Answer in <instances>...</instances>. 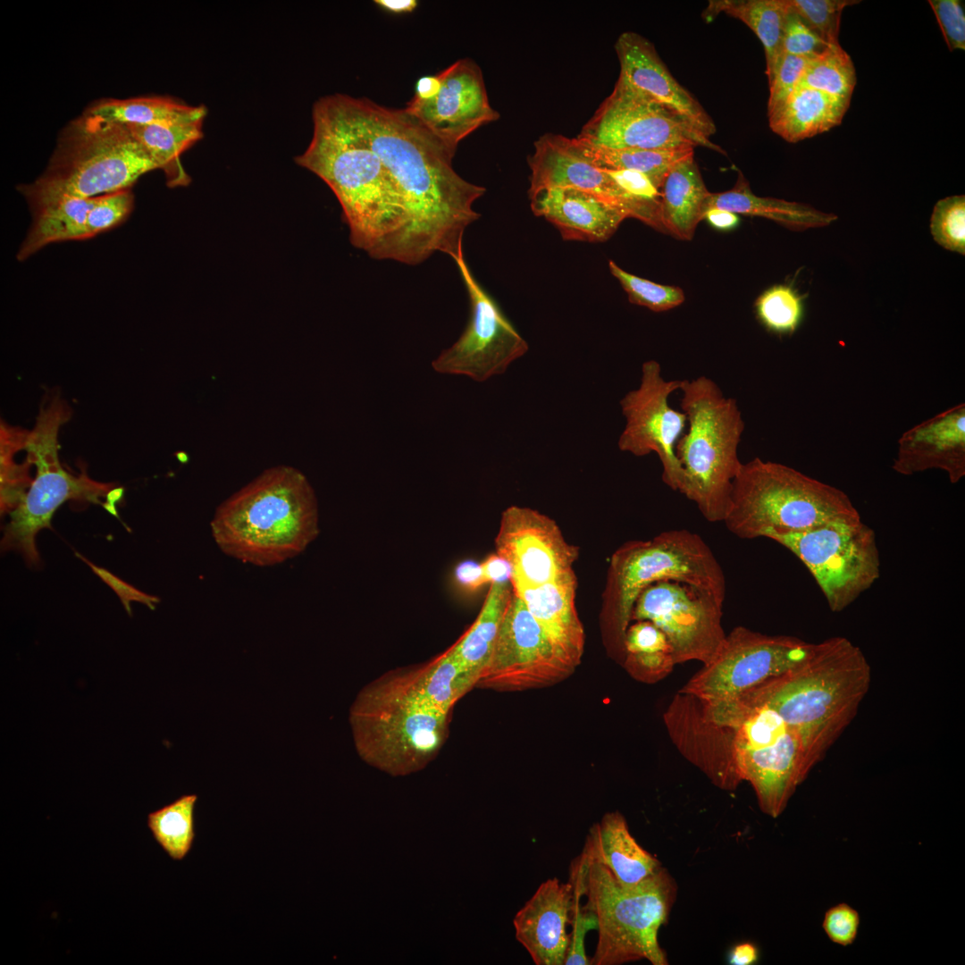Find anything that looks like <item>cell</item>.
Returning a JSON list of instances; mask_svg holds the SVG:
<instances>
[{
    "instance_id": "obj_51",
    "label": "cell",
    "mask_w": 965,
    "mask_h": 965,
    "mask_svg": "<svg viewBox=\"0 0 965 965\" xmlns=\"http://www.w3.org/2000/svg\"><path fill=\"white\" fill-rule=\"evenodd\" d=\"M860 923L859 912L848 903L841 902L825 912L822 928L831 942L849 946L857 938Z\"/></svg>"
},
{
    "instance_id": "obj_9",
    "label": "cell",
    "mask_w": 965,
    "mask_h": 965,
    "mask_svg": "<svg viewBox=\"0 0 965 965\" xmlns=\"http://www.w3.org/2000/svg\"><path fill=\"white\" fill-rule=\"evenodd\" d=\"M585 860L587 902L583 907L598 921V941L591 964L619 965L647 960L652 965H667L658 936L676 897L672 876L660 867L641 883L626 886L602 864Z\"/></svg>"
},
{
    "instance_id": "obj_47",
    "label": "cell",
    "mask_w": 965,
    "mask_h": 965,
    "mask_svg": "<svg viewBox=\"0 0 965 965\" xmlns=\"http://www.w3.org/2000/svg\"><path fill=\"white\" fill-rule=\"evenodd\" d=\"M131 189L119 190L95 197L87 218L88 239L124 222L133 209Z\"/></svg>"
},
{
    "instance_id": "obj_37",
    "label": "cell",
    "mask_w": 965,
    "mask_h": 965,
    "mask_svg": "<svg viewBox=\"0 0 965 965\" xmlns=\"http://www.w3.org/2000/svg\"><path fill=\"white\" fill-rule=\"evenodd\" d=\"M580 154L602 170H633L645 174L660 189L670 169L682 159L693 155V148L640 149L610 148L593 146L574 138Z\"/></svg>"
},
{
    "instance_id": "obj_16",
    "label": "cell",
    "mask_w": 965,
    "mask_h": 965,
    "mask_svg": "<svg viewBox=\"0 0 965 965\" xmlns=\"http://www.w3.org/2000/svg\"><path fill=\"white\" fill-rule=\"evenodd\" d=\"M454 262L468 293L470 316L457 340L444 349L432 366L441 373L465 375L484 382L505 373L528 351L529 346L475 280L465 257Z\"/></svg>"
},
{
    "instance_id": "obj_53",
    "label": "cell",
    "mask_w": 965,
    "mask_h": 965,
    "mask_svg": "<svg viewBox=\"0 0 965 965\" xmlns=\"http://www.w3.org/2000/svg\"><path fill=\"white\" fill-rule=\"evenodd\" d=\"M604 171L630 196L649 204L660 206V190L645 174L633 170Z\"/></svg>"
},
{
    "instance_id": "obj_39",
    "label": "cell",
    "mask_w": 965,
    "mask_h": 965,
    "mask_svg": "<svg viewBox=\"0 0 965 965\" xmlns=\"http://www.w3.org/2000/svg\"><path fill=\"white\" fill-rule=\"evenodd\" d=\"M197 801V794H185L147 815L154 839L173 860H182L191 851Z\"/></svg>"
},
{
    "instance_id": "obj_40",
    "label": "cell",
    "mask_w": 965,
    "mask_h": 965,
    "mask_svg": "<svg viewBox=\"0 0 965 965\" xmlns=\"http://www.w3.org/2000/svg\"><path fill=\"white\" fill-rule=\"evenodd\" d=\"M855 85L852 60L840 44L830 45L812 57L798 84L849 104Z\"/></svg>"
},
{
    "instance_id": "obj_34",
    "label": "cell",
    "mask_w": 965,
    "mask_h": 965,
    "mask_svg": "<svg viewBox=\"0 0 965 965\" xmlns=\"http://www.w3.org/2000/svg\"><path fill=\"white\" fill-rule=\"evenodd\" d=\"M789 11L788 0H720L710 1L703 17L710 21L719 13H726L741 20L757 35L765 50L769 84L784 55L782 42Z\"/></svg>"
},
{
    "instance_id": "obj_5",
    "label": "cell",
    "mask_w": 965,
    "mask_h": 965,
    "mask_svg": "<svg viewBox=\"0 0 965 965\" xmlns=\"http://www.w3.org/2000/svg\"><path fill=\"white\" fill-rule=\"evenodd\" d=\"M660 581L690 585L722 604L726 599L724 571L699 534L673 529L622 544L610 558L600 612L603 641L615 659L623 662L625 632L638 596Z\"/></svg>"
},
{
    "instance_id": "obj_43",
    "label": "cell",
    "mask_w": 965,
    "mask_h": 965,
    "mask_svg": "<svg viewBox=\"0 0 965 965\" xmlns=\"http://www.w3.org/2000/svg\"><path fill=\"white\" fill-rule=\"evenodd\" d=\"M586 869L587 862L581 854L571 862L569 881L573 886L572 932L564 965L591 964L586 955L584 940L590 930L598 928V921L595 915L581 903L585 892Z\"/></svg>"
},
{
    "instance_id": "obj_4",
    "label": "cell",
    "mask_w": 965,
    "mask_h": 965,
    "mask_svg": "<svg viewBox=\"0 0 965 965\" xmlns=\"http://www.w3.org/2000/svg\"><path fill=\"white\" fill-rule=\"evenodd\" d=\"M211 532L224 554L243 563H283L302 553L319 533L315 493L297 468L273 466L217 508Z\"/></svg>"
},
{
    "instance_id": "obj_13",
    "label": "cell",
    "mask_w": 965,
    "mask_h": 965,
    "mask_svg": "<svg viewBox=\"0 0 965 965\" xmlns=\"http://www.w3.org/2000/svg\"><path fill=\"white\" fill-rule=\"evenodd\" d=\"M814 643L788 635H769L743 626L734 628L710 661L679 692L707 703L735 700L764 682L801 663Z\"/></svg>"
},
{
    "instance_id": "obj_54",
    "label": "cell",
    "mask_w": 965,
    "mask_h": 965,
    "mask_svg": "<svg viewBox=\"0 0 965 965\" xmlns=\"http://www.w3.org/2000/svg\"><path fill=\"white\" fill-rule=\"evenodd\" d=\"M455 577L457 583L468 591H475L485 584L482 564L474 560L459 563L455 569Z\"/></svg>"
},
{
    "instance_id": "obj_27",
    "label": "cell",
    "mask_w": 965,
    "mask_h": 965,
    "mask_svg": "<svg viewBox=\"0 0 965 965\" xmlns=\"http://www.w3.org/2000/svg\"><path fill=\"white\" fill-rule=\"evenodd\" d=\"M581 854L589 861L602 864L626 886L641 883L661 867L659 860L638 843L617 810L607 812L590 827Z\"/></svg>"
},
{
    "instance_id": "obj_8",
    "label": "cell",
    "mask_w": 965,
    "mask_h": 965,
    "mask_svg": "<svg viewBox=\"0 0 965 965\" xmlns=\"http://www.w3.org/2000/svg\"><path fill=\"white\" fill-rule=\"evenodd\" d=\"M680 407L688 431L676 445L683 469L680 493L696 504L709 522H723L734 479L742 462L738 446L744 422L737 402L704 375L683 380Z\"/></svg>"
},
{
    "instance_id": "obj_23",
    "label": "cell",
    "mask_w": 965,
    "mask_h": 965,
    "mask_svg": "<svg viewBox=\"0 0 965 965\" xmlns=\"http://www.w3.org/2000/svg\"><path fill=\"white\" fill-rule=\"evenodd\" d=\"M615 50L620 64L617 83L678 114L707 138L716 132L710 116L676 80L647 38L633 31L623 32Z\"/></svg>"
},
{
    "instance_id": "obj_29",
    "label": "cell",
    "mask_w": 965,
    "mask_h": 965,
    "mask_svg": "<svg viewBox=\"0 0 965 965\" xmlns=\"http://www.w3.org/2000/svg\"><path fill=\"white\" fill-rule=\"evenodd\" d=\"M660 219L664 231L678 239H692L706 212L709 195L699 168L691 155L677 162L667 172L660 188Z\"/></svg>"
},
{
    "instance_id": "obj_50",
    "label": "cell",
    "mask_w": 965,
    "mask_h": 965,
    "mask_svg": "<svg viewBox=\"0 0 965 965\" xmlns=\"http://www.w3.org/2000/svg\"><path fill=\"white\" fill-rule=\"evenodd\" d=\"M946 45L951 51L965 49L964 2L961 0L928 1Z\"/></svg>"
},
{
    "instance_id": "obj_25",
    "label": "cell",
    "mask_w": 965,
    "mask_h": 965,
    "mask_svg": "<svg viewBox=\"0 0 965 965\" xmlns=\"http://www.w3.org/2000/svg\"><path fill=\"white\" fill-rule=\"evenodd\" d=\"M573 904L570 881L553 877L542 882L516 914V940L536 965H564L567 952Z\"/></svg>"
},
{
    "instance_id": "obj_58",
    "label": "cell",
    "mask_w": 965,
    "mask_h": 965,
    "mask_svg": "<svg viewBox=\"0 0 965 965\" xmlns=\"http://www.w3.org/2000/svg\"><path fill=\"white\" fill-rule=\"evenodd\" d=\"M440 87L441 80L438 74L421 77L416 82L414 97L420 100L432 98L438 93Z\"/></svg>"
},
{
    "instance_id": "obj_1",
    "label": "cell",
    "mask_w": 965,
    "mask_h": 965,
    "mask_svg": "<svg viewBox=\"0 0 965 965\" xmlns=\"http://www.w3.org/2000/svg\"><path fill=\"white\" fill-rule=\"evenodd\" d=\"M339 98L405 203L408 226L401 263L417 264L436 252L453 260L463 257L465 231L480 217L473 204L485 188L460 177L452 166L455 154L404 109L384 107L366 97L339 94Z\"/></svg>"
},
{
    "instance_id": "obj_31",
    "label": "cell",
    "mask_w": 965,
    "mask_h": 965,
    "mask_svg": "<svg viewBox=\"0 0 965 965\" xmlns=\"http://www.w3.org/2000/svg\"><path fill=\"white\" fill-rule=\"evenodd\" d=\"M849 105L818 90L797 86L785 102L768 114L769 126L785 140L795 143L839 125Z\"/></svg>"
},
{
    "instance_id": "obj_22",
    "label": "cell",
    "mask_w": 965,
    "mask_h": 965,
    "mask_svg": "<svg viewBox=\"0 0 965 965\" xmlns=\"http://www.w3.org/2000/svg\"><path fill=\"white\" fill-rule=\"evenodd\" d=\"M664 722L680 753L717 787L732 791L742 783L734 747V730L714 719L699 698L677 692Z\"/></svg>"
},
{
    "instance_id": "obj_52",
    "label": "cell",
    "mask_w": 965,
    "mask_h": 965,
    "mask_svg": "<svg viewBox=\"0 0 965 965\" xmlns=\"http://www.w3.org/2000/svg\"><path fill=\"white\" fill-rule=\"evenodd\" d=\"M75 555L82 561H84L89 567H91L93 572L114 591V592L120 598L125 610L130 616H131L132 614L130 608L131 601H137L145 604L152 610H154L155 608V605L159 603L160 599L156 596L147 594L136 589L134 586L122 581L105 568L94 565L92 562L88 560L84 556L80 555V553L76 552Z\"/></svg>"
},
{
    "instance_id": "obj_26",
    "label": "cell",
    "mask_w": 965,
    "mask_h": 965,
    "mask_svg": "<svg viewBox=\"0 0 965 965\" xmlns=\"http://www.w3.org/2000/svg\"><path fill=\"white\" fill-rule=\"evenodd\" d=\"M531 208L559 231L566 240L601 242L628 214L605 199L573 188H550L530 194Z\"/></svg>"
},
{
    "instance_id": "obj_19",
    "label": "cell",
    "mask_w": 965,
    "mask_h": 965,
    "mask_svg": "<svg viewBox=\"0 0 965 965\" xmlns=\"http://www.w3.org/2000/svg\"><path fill=\"white\" fill-rule=\"evenodd\" d=\"M495 548L511 566V586L577 583L573 566L578 548L565 539L553 519L535 509L507 508L501 514Z\"/></svg>"
},
{
    "instance_id": "obj_24",
    "label": "cell",
    "mask_w": 965,
    "mask_h": 965,
    "mask_svg": "<svg viewBox=\"0 0 965 965\" xmlns=\"http://www.w3.org/2000/svg\"><path fill=\"white\" fill-rule=\"evenodd\" d=\"M892 468L902 475L940 469L952 483L961 481L965 475L964 403L906 431L898 441Z\"/></svg>"
},
{
    "instance_id": "obj_11",
    "label": "cell",
    "mask_w": 965,
    "mask_h": 965,
    "mask_svg": "<svg viewBox=\"0 0 965 965\" xmlns=\"http://www.w3.org/2000/svg\"><path fill=\"white\" fill-rule=\"evenodd\" d=\"M71 414L70 407L59 395L52 396L41 406L36 425L27 438V460L36 466L37 474L21 501L11 512L2 550L20 552L28 565L39 564L35 538L42 529H51V518L63 502L71 499L100 503L111 491L112 484L96 482L85 471L74 474L62 466L57 435Z\"/></svg>"
},
{
    "instance_id": "obj_33",
    "label": "cell",
    "mask_w": 965,
    "mask_h": 965,
    "mask_svg": "<svg viewBox=\"0 0 965 965\" xmlns=\"http://www.w3.org/2000/svg\"><path fill=\"white\" fill-rule=\"evenodd\" d=\"M95 197H65L32 209V224L17 259L23 261L51 243L88 239L87 218Z\"/></svg>"
},
{
    "instance_id": "obj_35",
    "label": "cell",
    "mask_w": 965,
    "mask_h": 965,
    "mask_svg": "<svg viewBox=\"0 0 965 965\" xmlns=\"http://www.w3.org/2000/svg\"><path fill=\"white\" fill-rule=\"evenodd\" d=\"M512 594L509 582L492 583L472 625L449 649L477 682L491 656Z\"/></svg>"
},
{
    "instance_id": "obj_44",
    "label": "cell",
    "mask_w": 965,
    "mask_h": 965,
    "mask_svg": "<svg viewBox=\"0 0 965 965\" xmlns=\"http://www.w3.org/2000/svg\"><path fill=\"white\" fill-rule=\"evenodd\" d=\"M612 275L619 281L631 303L663 312L675 308L684 301L682 289L659 284L625 272L614 261L608 262Z\"/></svg>"
},
{
    "instance_id": "obj_48",
    "label": "cell",
    "mask_w": 965,
    "mask_h": 965,
    "mask_svg": "<svg viewBox=\"0 0 965 965\" xmlns=\"http://www.w3.org/2000/svg\"><path fill=\"white\" fill-rule=\"evenodd\" d=\"M811 58L783 55L769 83L768 115L778 109L796 88Z\"/></svg>"
},
{
    "instance_id": "obj_38",
    "label": "cell",
    "mask_w": 965,
    "mask_h": 965,
    "mask_svg": "<svg viewBox=\"0 0 965 965\" xmlns=\"http://www.w3.org/2000/svg\"><path fill=\"white\" fill-rule=\"evenodd\" d=\"M194 108L168 96H144L101 99L84 113L109 122L130 126L172 121L189 113Z\"/></svg>"
},
{
    "instance_id": "obj_3",
    "label": "cell",
    "mask_w": 965,
    "mask_h": 965,
    "mask_svg": "<svg viewBox=\"0 0 965 965\" xmlns=\"http://www.w3.org/2000/svg\"><path fill=\"white\" fill-rule=\"evenodd\" d=\"M871 676L862 650L834 636L814 643L799 665L733 701L776 711L798 736L812 769L855 717Z\"/></svg>"
},
{
    "instance_id": "obj_55",
    "label": "cell",
    "mask_w": 965,
    "mask_h": 965,
    "mask_svg": "<svg viewBox=\"0 0 965 965\" xmlns=\"http://www.w3.org/2000/svg\"><path fill=\"white\" fill-rule=\"evenodd\" d=\"M481 564L485 583L509 582L511 566L501 556L492 554Z\"/></svg>"
},
{
    "instance_id": "obj_56",
    "label": "cell",
    "mask_w": 965,
    "mask_h": 965,
    "mask_svg": "<svg viewBox=\"0 0 965 965\" xmlns=\"http://www.w3.org/2000/svg\"><path fill=\"white\" fill-rule=\"evenodd\" d=\"M759 960V950L751 943H741L734 946L728 953L731 965H751Z\"/></svg>"
},
{
    "instance_id": "obj_2",
    "label": "cell",
    "mask_w": 965,
    "mask_h": 965,
    "mask_svg": "<svg viewBox=\"0 0 965 965\" xmlns=\"http://www.w3.org/2000/svg\"><path fill=\"white\" fill-rule=\"evenodd\" d=\"M313 136L298 165L338 198L352 245L376 259L402 261L408 214L393 178L344 110L339 94L313 106Z\"/></svg>"
},
{
    "instance_id": "obj_41",
    "label": "cell",
    "mask_w": 965,
    "mask_h": 965,
    "mask_svg": "<svg viewBox=\"0 0 965 965\" xmlns=\"http://www.w3.org/2000/svg\"><path fill=\"white\" fill-rule=\"evenodd\" d=\"M29 431L1 424V512L13 510L23 499L25 490L32 483L29 476L28 460L17 465L13 456L25 449Z\"/></svg>"
},
{
    "instance_id": "obj_57",
    "label": "cell",
    "mask_w": 965,
    "mask_h": 965,
    "mask_svg": "<svg viewBox=\"0 0 965 965\" xmlns=\"http://www.w3.org/2000/svg\"><path fill=\"white\" fill-rule=\"evenodd\" d=\"M703 219H706L714 228L722 231L731 230L739 222L736 214L718 208L707 210Z\"/></svg>"
},
{
    "instance_id": "obj_45",
    "label": "cell",
    "mask_w": 965,
    "mask_h": 965,
    "mask_svg": "<svg viewBox=\"0 0 965 965\" xmlns=\"http://www.w3.org/2000/svg\"><path fill=\"white\" fill-rule=\"evenodd\" d=\"M856 0H788L794 12L827 45H839L841 16Z\"/></svg>"
},
{
    "instance_id": "obj_12",
    "label": "cell",
    "mask_w": 965,
    "mask_h": 965,
    "mask_svg": "<svg viewBox=\"0 0 965 965\" xmlns=\"http://www.w3.org/2000/svg\"><path fill=\"white\" fill-rule=\"evenodd\" d=\"M770 539L807 566L833 612L849 607L879 578L876 534L861 518L835 520Z\"/></svg>"
},
{
    "instance_id": "obj_10",
    "label": "cell",
    "mask_w": 965,
    "mask_h": 965,
    "mask_svg": "<svg viewBox=\"0 0 965 965\" xmlns=\"http://www.w3.org/2000/svg\"><path fill=\"white\" fill-rule=\"evenodd\" d=\"M704 703L714 719L734 730L735 764L742 782L751 785L761 811L777 818L811 771L798 736L766 705L738 701Z\"/></svg>"
},
{
    "instance_id": "obj_36",
    "label": "cell",
    "mask_w": 965,
    "mask_h": 965,
    "mask_svg": "<svg viewBox=\"0 0 965 965\" xmlns=\"http://www.w3.org/2000/svg\"><path fill=\"white\" fill-rule=\"evenodd\" d=\"M624 649L623 667L639 682H659L668 676L676 666L667 636L650 621H635L629 625Z\"/></svg>"
},
{
    "instance_id": "obj_30",
    "label": "cell",
    "mask_w": 965,
    "mask_h": 965,
    "mask_svg": "<svg viewBox=\"0 0 965 965\" xmlns=\"http://www.w3.org/2000/svg\"><path fill=\"white\" fill-rule=\"evenodd\" d=\"M206 114V107L198 105L189 113L172 121L127 126L157 168L164 171L170 186L189 182L180 164V155L203 137Z\"/></svg>"
},
{
    "instance_id": "obj_20",
    "label": "cell",
    "mask_w": 965,
    "mask_h": 965,
    "mask_svg": "<svg viewBox=\"0 0 965 965\" xmlns=\"http://www.w3.org/2000/svg\"><path fill=\"white\" fill-rule=\"evenodd\" d=\"M438 76V93L426 100L413 96L404 111L456 154L461 140L499 114L490 105L482 71L473 60H458Z\"/></svg>"
},
{
    "instance_id": "obj_15",
    "label": "cell",
    "mask_w": 965,
    "mask_h": 965,
    "mask_svg": "<svg viewBox=\"0 0 965 965\" xmlns=\"http://www.w3.org/2000/svg\"><path fill=\"white\" fill-rule=\"evenodd\" d=\"M602 147L725 151L684 118L651 99L616 83L576 137Z\"/></svg>"
},
{
    "instance_id": "obj_49",
    "label": "cell",
    "mask_w": 965,
    "mask_h": 965,
    "mask_svg": "<svg viewBox=\"0 0 965 965\" xmlns=\"http://www.w3.org/2000/svg\"><path fill=\"white\" fill-rule=\"evenodd\" d=\"M790 6V5H789ZM828 46L794 12L787 14L782 48L784 54L796 56L814 57Z\"/></svg>"
},
{
    "instance_id": "obj_17",
    "label": "cell",
    "mask_w": 965,
    "mask_h": 965,
    "mask_svg": "<svg viewBox=\"0 0 965 965\" xmlns=\"http://www.w3.org/2000/svg\"><path fill=\"white\" fill-rule=\"evenodd\" d=\"M722 603L690 585L660 581L638 596L632 621L646 620L667 636L676 664L697 660L706 664L722 646Z\"/></svg>"
},
{
    "instance_id": "obj_21",
    "label": "cell",
    "mask_w": 965,
    "mask_h": 965,
    "mask_svg": "<svg viewBox=\"0 0 965 965\" xmlns=\"http://www.w3.org/2000/svg\"><path fill=\"white\" fill-rule=\"evenodd\" d=\"M531 170L528 195L550 188H573L594 194L620 207L628 217L638 219L664 232L660 206L649 204L627 194L604 171L579 152L575 138L546 133L534 142L528 157Z\"/></svg>"
},
{
    "instance_id": "obj_18",
    "label": "cell",
    "mask_w": 965,
    "mask_h": 965,
    "mask_svg": "<svg viewBox=\"0 0 965 965\" xmlns=\"http://www.w3.org/2000/svg\"><path fill=\"white\" fill-rule=\"evenodd\" d=\"M683 380L667 381L660 364L649 360L642 365L641 382L620 400L625 426L618 439L621 451L636 457L655 452L662 465V480L674 491H680L683 469L676 455V445L687 423L682 411L669 405V397L679 390Z\"/></svg>"
},
{
    "instance_id": "obj_42",
    "label": "cell",
    "mask_w": 965,
    "mask_h": 965,
    "mask_svg": "<svg viewBox=\"0 0 965 965\" xmlns=\"http://www.w3.org/2000/svg\"><path fill=\"white\" fill-rule=\"evenodd\" d=\"M756 315L760 323L778 335L793 334L803 315L801 297L791 287L776 285L756 300Z\"/></svg>"
},
{
    "instance_id": "obj_28",
    "label": "cell",
    "mask_w": 965,
    "mask_h": 965,
    "mask_svg": "<svg viewBox=\"0 0 965 965\" xmlns=\"http://www.w3.org/2000/svg\"><path fill=\"white\" fill-rule=\"evenodd\" d=\"M577 583L514 585L533 617L551 639L579 666L585 634L575 608Z\"/></svg>"
},
{
    "instance_id": "obj_14",
    "label": "cell",
    "mask_w": 965,
    "mask_h": 965,
    "mask_svg": "<svg viewBox=\"0 0 965 965\" xmlns=\"http://www.w3.org/2000/svg\"><path fill=\"white\" fill-rule=\"evenodd\" d=\"M576 667L512 591L491 656L475 687L499 692L545 688L566 679Z\"/></svg>"
},
{
    "instance_id": "obj_46",
    "label": "cell",
    "mask_w": 965,
    "mask_h": 965,
    "mask_svg": "<svg viewBox=\"0 0 965 965\" xmlns=\"http://www.w3.org/2000/svg\"><path fill=\"white\" fill-rule=\"evenodd\" d=\"M931 233L943 248L965 254V197L939 200L931 216Z\"/></svg>"
},
{
    "instance_id": "obj_59",
    "label": "cell",
    "mask_w": 965,
    "mask_h": 965,
    "mask_svg": "<svg viewBox=\"0 0 965 965\" xmlns=\"http://www.w3.org/2000/svg\"><path fill=\"white\" fill-rule=\"evenodd\" d=\"M375 3L385 11L394 13H410L417 6L415 0H376Z\"/></svg>"
},
{
    "instance_id": "obj_7",
    "label": "cell",
    "mask_w": 965,
    "mask_h": 965,
    "mask_svg": "<svg viewBox=\"0 0 965 965\" xmlns=\"http://www.w3.org/2000/svg\"><path fill=\"white\" fill-rule=\"evenodd\" d=\"M860 513L841 490L788 466L755 457L734 479L724 519L741 539L804 531Z\"/></svg>"
},
{
    "instance_id": "obj_32",
    "label": "cell",
    "mask_w": 965,
    "mask_h": 965,
    "mask_svg": "<svg viewBox=\"0 0 965 965\" xmlns=\"http://www.w3.org/2000/svg\"><path fill=\"white\" fill-rule=\"evenodd\" d=\"M705 208L706 211L718 208L734 214L764 217L798 231L827 226L837 219L833 214L823 213L808 205L759 197L752 193L741 173L732 189L709 193Z\"/></svg>"
},
{
    "instance_id": "obj_6",
    "label": "cell",
    "mask_w": 965,
    "mask_h": 965,
    "mask_svg": "<svg viewBox=\"0 0 965 965\" xmlns=\"http://www.w3.org/2000/svg\"><path fill=\"white\" fill-rule=\"evenodd\" d=\"M158 169L126 125L87 113L62 130L45 172L19 186L30 209L65 197H95L130 189Z\"/></svg>"
}]
</instances>
